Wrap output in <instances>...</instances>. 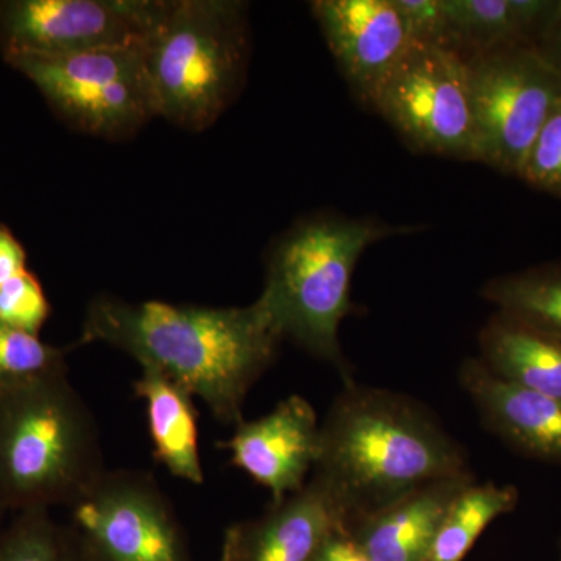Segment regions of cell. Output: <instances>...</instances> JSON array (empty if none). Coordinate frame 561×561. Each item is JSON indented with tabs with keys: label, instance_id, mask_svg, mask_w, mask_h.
Segmentation results:
<instances>
[{
	"label": "cell",
	"instance_id": "cell-1",
	"mask_svg": "<svg viewBox=\"0 0 561 561\" xmlns=\"http://www.w3.org/2000/svg\"><path fill=\"white\" fill-rule=\"evenodd\" d=\"M92 342L125 351L201 398L220 423L236 426L283 337L260 298L243 308H203L101 295L88 306L79 341Z\"/></svg>",
	"mask_w": 561,
	"mask_h": 561
},
{
	"label": "cell",
	"instance_id": "cell-2",
	"mask_svg": "<svg viewBox=\"0 0 561 561\" xmlns=\"http://www.w3.org/2000/svg\"><path fill=\"white\" fill-rule=\"evenodd\" d=\"M467 472L463 446L405 394L345 382L320 424L313 476L341 502L346 527L421 485Z\"/></svg>",
	"mask_w": 561,
	"mask_h": 561
},
{
	"label": "cell",
	"instance_id": "cell-3",
	"mask_svg": "<svg viewBox=\"0 0 561 561\" xmlns=\"http://www.w3.org/2000/svg\"><path fill=\"white\" fill-rule=\"evenodd\" d=\"M103 472L98 423L68 373L0 387V511L70 507Z\"/></svg>",
	"mask_w": 561,
	"mask_h": 561
},
{
	"label": "cell",
	"instance_id": "cell-4",
	"mask_svg": "<svg viewBox=\"0 0 561 561\" xmlns=\"http://www.w3.org/2000/svg\"><path fill=\"white\" fill-rule=\"evenodd\" d=\"M413 230L371 217L330 214L295 225L273 247L260 295L283 341L290 339L334 365L343 381H353L339 331L354 311L351 284L357 262L373 243Z\"/></svg>",
	"mask_w": 561,
	"mask_h": 561
},
{
	"label": "cell",
	"instance_id": "cell-5",
	"mask_svg": "<svg viewBox=\"0 0 561 561\" xmlns=\"http://www.w3.org/2000/svg\"><path fill=\"white\" fill-rule=\"evenodd\" d=\"M142 50L158 116L203 131L227 110L245 76V7L228 0H164Z\"/></svg>",
	"mask_w": 561,
	"mask_h": 561
},
{
	"label": "cell",
	"instance_id": "cell-6",
	"mask_svg": "<svg viewBox=\"0 0 561 561\" xmlns=\"http://www.w3.org/2000/svg\"><path fill=\"white\" fill-rule=\"evenodd\" d=\"M73 128L122 139L158 116L142 44L79 54H5Z\"/></svg>",
	"mask_w": 561,
	"mask_h": 561
},
{
	"label": "cell",
	"instance_id": "cell-7",
	"mask_svg": "<svg viewBox=\"0 0 561 561\" xmlns=\"http://www.w3.org/2000/svg\"><path fill=\"white\" fill-rule=\"evenodd\" d=\"M467 62L478 162L518 176L561 103V73L537 47L494 51Z\"/></svg>",
	"mask_w": 561,
	"mask_h": 561
},
{
	"label": "cell",
	"instance_id": "cell-8",
	"mask_svg": "<svg viewBox=\"0 0 561 561\" xmlns=\"http://www.w3.org/2000/svg\"><path fill=\"white\" fill-rule=\"evenodd\" d=\"M373 110L415 153L478 161L470 73L456 51L415 44Z\"/></svg>",
	"mask_w": 561,
	"mask_h": 561
},
{
	"label": "cell",
	"instance_id": "cell-9",
	"mask_svg": "<svg viewBox=\"0 0 561 561\" xmlns=\"http://www.w3.org/2000/svg\"><path fill=\"white\" fill-rule=\"evenodd\" d=\"M68 508L87 561H191L175 508L149 472L105 470Z\"/></svg>",
	"mask_w": 561,
	"mask_h": 561
},
{
	"label": "cell",
	"instance_id": "cell-10",
	"mask_svg": "<svg viewBox=\"0 0 561 561\" xmlns=\"http://www.w3.org/2000/svg\"><path fill=\"white\" fill-rule=\"evenodd\" d=\"M164 0H14L0 3L5 54L65 55L142 44Z\"/></svg>",
	"mask_w": 561,
	"mask_h": 561
},
{
	"label": "cell",
	"instance_id": "cell-11",
	"mask_svg": "<svg viewBox=\"0 0 561 561\" xmlns=\"http://www.w3.org/2000/svg\"><path fill=\"white\" fill-rule=\"evenodd\" d=\"M311 10L354 98L373 108L416 44L397 0H316Z\"/></svg>",
	"mask_w": 561,
	"mask_h": 561
},
{
	"label": "cell",
	"instance_id": "cell-12",
	"mask_svg": "<svg viewBox=\"0 0 561 561\" xmlns=\"http://www.w3.org/2000/svg\"><path fill=\"white\" fill-rule=\"evenodd\" d=\"M219 448L231 453V463L283 501L308 482L320 451V423L305 398L291 394L267 415L236 424L230 440Z\"/></svg>",
	"mask_w": 561,
	"mask_h": 561
},
{
	"label": "cell",
	"instance_id": "cell-13",
	"mask_svg": "<svg viewBox=\"0 0 561 561\" xmlns=\"http://www.w3.org/2000/svg\"><path fill=\"white\" fill-rule=\"evenodd\" d=\"M346 530V513L317 476L302 489L272 502L260 518L234 524L224 540L231 561H316L327 541Z\"/></svg>",
	"mask_w": 561,
	"mask_h": 561
},
{
	"label": "cell",
	"instance_id": "cell-14",
	"mask_svg": "<svg viewBox=\"0 0 561 561\" xmlns=\"http://www.w3.org/2000/svg\"><path fill=\"white\" fill-rule=\"evenodd\" d=\"M460 386L486 430L508 448L561 467V400L497 378L479 357L461 364Z\"/></svg>",
	"mask_w": 561,
	"mask_h": 561
},
{
	"label": "cell",
	"instance_id": "cell-15",
	"mask_svg": "<svg viewBox=\"0 0 561 561\" xmlns=\"http://www.w3.org/2000/svg\"><path fill=\"white\" fill-rule=\"evenodd\" d=\"M474 481L467 472L421 485L351 523L346 534L370 561H426L453 502Z\"/></svg>",
	"mask_w": 561,
	"mask_h": 561
},
{
	"label": "cell",
	"instance_id": "cell-16",
	"mask_svg": "<svg viewBox=\"0 0 561 561\" xmlns=\"http://www.w3.org/2000/svg\"><path fill=\"white\" fill-rule=\"evenodd\" d=\"M446 49L465 61L494 51L537 47L561 18V0H443Z\"/></svg>",
	"mask_w": 561,
	"mask_h": 561
},
{
	"label": "cell",
	"instance_id": "cell-17",
	"mask_svg": "<svg viewBox=\"0 0 561 561\" xmlns=\"http://www.w3.org/2000/svg\"><path fill=\"white\" fill-rule=\"evenodd\" d=\"M482 364L497 378L561 400V337L497 311L479 334Z\"/></svg>",
	"mask_w": 561,
	"mask_h": 561
},
{
	"label": "cell",
	"instance_id": "cell-18",
	"mask_svg": "<svg viewBox=\"0 0 561 561\" xmlns=\"http://www.w3.org/2000/svg\"><path fill=\"white\" fill-rule=\"evenodd\" d=\"M133 387L136 397L146 401L154 459L175 478L201 485L205 472L194 397L168 376L149 367L142 368V375Z\"/></svg>",
	"mask_w": 561,
	"mask_h": 561
},
{
	"label": "cell",
	"instance_id": "cell-19",
	"mask_svg": "<svg viewBox=\"0 0 561 561\" xmlns=\"http://www.w3.org/2000/svg\"><path fill=\"white\" fill-rule=\"evenodd\" d=\"M518 502L516 486L471 482L446 513L426 561H463L486 527Z\"/></svg>",
	"mask_w": 561,
	"mask_h": 561
},
{
	"label": "cell",
	"instance_id": "cell-20",
	"mask_svg": "<svg viewBox=\"0 0 561 561\" xmlns=\"http://www.w3.org/2000/svg\"><path fill=\"white\" fill-rule=\"evenodd\" d=\"M482 297L497 311L561 337V262L490 279Z\"/></svg>",
	"mask_w": 561,
	"mask_h": 561
},
{
	"label": "cell",
	"instance_id": "cell-21",
	"mask_svg": "<svg viewBox=\"0 0 561 561\" xmlns=\"http://www.w3.org/2000/svg\"><path fill=\"white\" fill-rule=\"evenodd\" d=\"M0 561H87L69 524L55 522L50 511L14 513L0 530Z\"/></svg>",
	"mask_w": 561,
	"mask_h": 561
},
{
	"label": "cell",
	"instance_id": "cell-22",
	"mask_svg": "<svg viewBox=\"0 0 561 561\" xmlns=\"http://www.w3.org/2000/svg\"><path fill=\"white\" fill-rule=\"evenodd\" d=\"M68 351L44 343L31 332L0 324V387L68 373Z\"/></svg>",
	"mask_w": 561,
	"mask_h": 561
},
{
	"label": "cell",
	"instance_id": "cell-23",
	"mask_svg": "<svg viewBox=\"0 0 561 561\" xmlns=\"http://www.w3.org/2000/svg\"><path fill=\"white\" fill-rule=\"evenodd\" d=\"M49 316L50 302L27 268L0 286V324L38 335Z\"/></svg>",
	"mask_w": 561,
	"mask_h": 561
},
{
	"label": "cell",
	"instance_id": "cell-24",
	"mask_svg": "<svg viewBox=\"0 0 561 561\" xmlns=\"http://www.w3.org/2000/svg\"><path fill=\"white\" fill-rule=\"evenodd\" d=\"M518 179L534 190L561 197V103L535 140Z\"/></svg>",
	"mask_w": 561,
	"mask_h": 561
},
{
	"label": "cell",
	"instance_id": "cell-25",
	"mask_svg": "<svg viewBox=\"0 0 561 561\" xmlns=\"http://www.w3.org/2000/svg\"><path fill=\"white\" fill-rule=\"evenodd\" d=\"M416 44L446 49V13L443 0H397Z\"/></svg>",
	"mask_w": 561,
	"mask_h": 561
},
{
	"label": "cell",
	"instance_id": "cell-26",
	"mask_svg": "<svg viewBox=\"0 0 561 561\" xmlns=\"http://www.w3.org/2000/svg\"><path fill=\"white\" fill-rule=\"evenodd\" d=\"M24 247L14 238L9 228L0 227V286L25 271Z\"/></svg>",
	"mask_w": 561,
	"mask_h": 561
},
{
	"label": "cell",
	"instance_id": "cell-27",
	"mask_svg": "<svg viewBox=\"0 0 561 561\" xmlns=\"http://www.w3.org/2000/svg\"><path fill=\"white\" fill-rule=\"evenodd\" d=\"M316 561H370L359 551L346 530L332 535Z\"/></svg>",
	"mask_w": 561,
	"mask_h": 561
},
{
	"label": "cell",
	"instance_id": "cell-28",
	"mask_svg": "<svg viewBox=\"0 0 561 561\" xmlns=\"http://www.w3.org/2000/svg\"><path fill=\"white\" fill-rule=\"evenodd\" d=\"M540 50L561 73V18L560 21L557 22L556 27H553L551 35L542 43Z\"/></svg>",
	"mask_w": 561,
	"mask_h": 561
},
{
	"label": "cell",
	"instance_id": "cell-29",
	"mask_svg": "<svg viewBox=\"0 0 561 561\" xmlns=\"http://www.w3.org/2000/svg\"><path fill=\"white\" fill-rule=\"evenodd\" d=\"M220 561H231V551L228 542L224 540V546H221V556Z\"/></svg>",
	"mask_w": 561,
	"mask_h": 561
},
{
	"label": "cell",
	"instance_id": "cell-30",
	"mask_svg": "<svg viewBox=\"0 0 561 561\" xmlns=\"http://www.w3.org/2000/svg\"><path fill=\"white\" fill-rule=\"evenodd\" d=\"M5 512L0 511V530H2V527L5 526V523H3V519H5Z\"/></svg>",
	"mask_w": 561,
	"mask_h": 561
},
{
	"label": "cell",
	"instance_id": "cell-31",
	"mask_svg": "<svg viewBox=\"0 0 561 561\" xmlns=\"http://www.w3.org/2000/svg\"><path fill=\"white\" fill-rule=\"evenodd\" d=\"M560 561H561V541H560Z\"/></svg>",
	"mask_w": 561,
	"mask_h": 561
}]
</instances>
